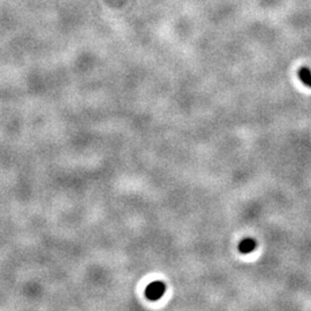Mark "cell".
Returning <instances> with one entry per match:
<instances>
[{
    "label": "cell",
    "mask_w": 311,
    "mask_h": 311,
    "mask_svg": "<svg viewBox=\"0 0 311 311\" xmlns=\"http://www.w3.org/2000/svg\"><path fill=\"white\" fill-rule=\"evenodd\" d=\"M257 247V243L254 238L251 237H247L243 238L240 243H238V251L242 252V254H250Z\"/></svg>",
    "instance_id": "2"
},
{
    "label": "cell",
    "mask_w": 311,
    "mask_h": 311,
    "mask_svg": "<svg viewBox=\"0 0 311 311\" xmlns=\"http://www.w3.org/2000/svg\"><path fill=\"white\" fill-rule=\"evenodd\" d=\"M166 292V286L162 281H152L145 288V296L150 301L160 300Z\"/></svg>",
    "instance_id": "1"
},
{
    "label": "cell",
    "mask_w": 311,
    "mask_h": 311,
    "mask_svg": "<svg viewBox=\"0 0 311 311\" xmlns=\"http://www.w3.org/2000/svg\"><path fill=\"white\" fill-rule=\"evenodd\" d=\"M299 78L301 81L304 83V84L311 88V71L309 68H307V67L300 68Z\"/></svg>",
    "instance_id": "3"
}]
</instances>
